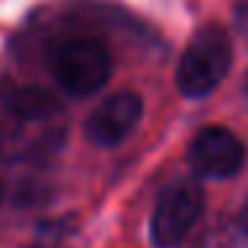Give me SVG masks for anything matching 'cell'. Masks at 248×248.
Masks as SVG:
<instances>
[{"mask_svg":"<svg viewBox=\"0 0 248 248\" xmlns=\"http://www.w3.org/2000/svg\"><path fill=\"white\" fill-rule=\"evenodd\" d=\"M67 115L51 93L11 88L0 93V160L43 163L62 150Z\"/></svg>","mask_w":248,"mask_h":248,"instance_id":"obj_1","label":"cell"},{"mask_svg":"<svg viewBox=\"0 0 248 248\" xmlns=\"http://www.w3.org/2000/svg\"><path fill=\"white\" fill-rule=\"evenodd\" d=\"M232 67V40L221 24H205L192 35L176 70V86L187 99H203Z\"/></svg>","mask_w":248,"mask_h":248,"instance_id":"obj_2","label":"cell"},{"mask_svg":"<svg viewBox=\"0 0 248 248\" xmlns=\"http://www.w3.org/2000/svg\"><path fill=\"white\" fill-rule=\"evenodd\" d=\"M112 72V56L96 38H72L56 48L54 75L59 86L72 96H91Z\"/></svg>","mask_w":248,"mask_h":248,"instance_id":"obj_3","label":"cell"},{"mask_svg":"<svg viewBox=\"0 0 248 248\" xmlns=\"http://www.w3.org/2000/svg\"><path fill=\"white\" fill-rule=\"evenodd\" d=\"M203 214V189L192 179H179L160 192L152 211L150 237L157 248H173L187 237Z\"/></svg>","mask_w":248,"mask_h":248,"instance_id":"obj_4","label":"cell"},{"mask_svg":"<svg viewBox=\"0 0 248 248\" xmlns=\"http://www.w3.org/2000/svg\"><path fill=\"white\" fill-rule=\"evenodd\" d=\"M187 160L203 179H230L246 163V147L224 125H205L189 141Z\"/></svg>","mask_w":248,"mask_h":248,"instance_id":"obj_5","label":"cell"},{"mask_svg":"<svg viewBox=\"0 0 248 248\" xmlns=\"http://www.w3.org/2000/svg\"><path fill=\"white\" fill-rule=\"evenodd\" d=\"M144 104L134 91H118L107 96L86 120V136L99 147H115L139 125Z\"/></svg>","mask_w":248,"mask_h":248,"instance_id":"obj_6","label":"cell"},{"mask_svg":"<svg viewBox=\"0 0 248 248\" xmlns=\"http://www.w3.org/2000/svg\"><path fill=\"white\" fill-rule=\"evenodd\" d=\"M232 16H235V30L248 43V0H235L232 3Z\"/></svg>","mask_w":248,"mask_h":248,"instance_id":"obj_7","label":"cell"},{"mask_svg":"<svg viewBox=\"0 0 248 248\" xmlns=\"http://www.w3.org/2000/svg\"><path fill=\"white\" fill-rule=\"evenodd\" d=\"M235 221H237V230H240L243 235L248 237V203L243 205L240 211H237V219H235Z\"/></svg>","mask_w":248,"mask_h":248,"instance_id":"obj_8","label":"cell"},{"mask_svg":"<svg viewBox=\"0 0 248 248\" xmlns=\"http://www.w3.org/2000/svg\"><path fill=\"white\" fill-rule=\"evenodd\" d=\"M246 96H248V75H246Z\"/></svg>","mask_w":248,"mask_h":248,"instance_id":"obj_9","label":"cell"},{"mask_svg":"<svg viewBox=\"0 0 248 248\" xmlns=\"http://www.w3.org/2000/svg\"><path fill=\"white\" fill-rule=\"evenodd\" d=\"M0 198H3V187H0Z\"/></svg>","mask_w":248,"mask_h":248,"instance_id":"obj_10","label":"cell"}]
</instances>
